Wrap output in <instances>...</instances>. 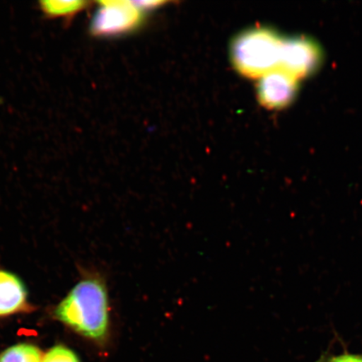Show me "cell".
Here are the masks:
<instances>
[{
    "label": "cell",
    "instance_id": "1",
    "mask_svg": "<svg viewBox=\"0 0 362 362\" xmlns=\"http://www.w3.org/2000/svg\"><path fill=\"white\" fill-rule=\"evenodd\" d=\"M54 317L81 337L103 342L110 332V302L106 285L98 277L86 278L63 298Z\"/></svg>",
    "mask_w": 362,
    "mask_h": 362
},
{
    "label": "cell",
    "instance_id": "4",
    "mask_svg": "<svg viewBox=\"0 0 362 362\" xmlns=\"http://www.w3.org/2000/svg\"><path fill=\"white\" fill-rule=\"evenodd\" d=\"M321 54L319 45L305 36L284 39L279 69L298 80L304 78L319 67Z\"/></svg>",
    "mask_w": 362,
    "mask_h": 362
},
{
    "label": "cell",
    "instance_id": "10",
    "mask_svg": "<svg viewBox=\"0 0 362 362\" xmlns=\"http://www.w3.org/2000/svg\"><path fill=\"white\" fill-rule=\"evenodd\" d=\"M318 362H362V354L345 351L337 356L324 357Z\"/></svg>",
    "mask_w": 362,
    "mask_h": 362
},
{
    "label": "cell",
    "instance_id": "7",
    "mask_svg": "<svg viewBox=\"0 0 362 362\" xmlns=\"http://www.w3.org/2000/svg\"><path fill=\"white\" fill-rule=\"evenodd\" d=\"M88 6L87 1H57V0H47L40 2V10L51 19L57 18H71L78 15Z\"/></svg>",
    "mask_w": 362,
    "mask_h": 362
},
{
    "label": "cell",
    "instance_id": "5",
    "mask_svg": "<svg viewBox=\"0 0 362 362\" xmlns=\"http://www.w3.org/2000/svg\"><path fill=\"white\" fill-rule=\"evenodd\" d=\"M298 81L281 69L262 76L257 85V96L262 105L273 110L289 105L296 98Z\"/></svg>",
    "mask_w": 362,
    "mask_h": 362
},
{
    "label": "cell",
    "instance_id": "6",
    "mask_svg": "<svg viewBox=\"0 0 362 362\" xmlns=\"http://www.w3.org/2000/svg\"><path fill=\"white\" fill-rule=\"evenodd\" d=\"M33 311L34 307L22 279L11 272L0 269V319Z\"/></svg>",
    "mask_w": 362,
    "mask_h": 362
},
{
    "label": "cell",
    "instance_id": "3",
    "mask_svg": "<svg viewBox=\"0 0 362 362\" xmlns=\"http://www.w3.org/2000/svg\"><path fill=\"white\" fill-rule=\"evenodd\" d=\"M141 11L134 1L108 0L99 3L90 30L97 36H110L127 33L139 24Z\"/></svg>",
    "mask_w": 362,
    "mask_h": 362
},
{
    "label": "cell",
    "instance_id": "9",
    "mask_svg": "<svg viewBox=\"0 0 362 362\" xmlns=\"http://www.w3.org/2000/svg\"><path fill=\"white\" fill-rule=\"evenodd\" d=\"M42 362H80L78 356L66 346H54L43 356Z\"/></svg>",
    "mask_w": 362,
    "mask_h": 362
},
{
    "label": "cell",
    "instance_id": "2",
    "mask_svg": "<svg viewBox=\"0 0 362 362\" xmlns=\"http://www.w3.org/2000/svg\"><path fill=\"white\" fill-rule=\"evenodd\" d=\"M284 38L274 30L257 27L238 36L232 45V58L240 74L261 78L279 69Z\"/></svg>",
    "mask_w": 362,
    "mask_h": 362
},
{
    "label": "cell",
    "instance_id": "8",
    "mask_svg": "<svg viewBox=\"0 0 362 362\" xmlns=\"http://www.w3.org/2000/svg\"><path fill=\"white\" fill-rule=\"evenodd\" d=\"M42 358L39 348L29 343L17 344L0 354V362H42Z\"/></svg>",
    "mask_w": 362,
    "mask_h": 362
}]
</instances>
